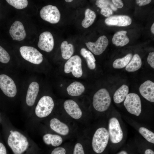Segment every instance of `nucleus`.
I'll return each instance as SVG.
<instances>
[{
    "label": "nucleus",
    "instance_id": "79ce46f5",
    "mask_svg": "<svg viewBox=\"0 0 154 154\" xmlns=\"http://www.w3.org/2000/svg\"><path fill=\"white\" fill-rule=\"evenodd\" d=\"M151 30L152 33L154 34V23H153L151 27Z\"/></svg>",
    "mask_w": 154,
    "mask_h": 154
},
{
    "label": "nucleus",
    "instance_id": "7ed1b4c3",
    "mask_svg": "<svg viewBox=\"0 0 154 154\" xmlns=\"http://www.w3.org/2000/svg\"><path fill=\"white\" fill-rule=\"evenodd\" d=\"M111 101V98L108 91L105 88H102L94 95L92 105L97 111L102 112L108 109Z\"/></svg>",
    "mask_w": 154,
    "mask_h": 154
},
{
    "label": "nucleus",
    "instance_id": "6ab92c4d",
    "mask_svg": "<svg viewBox=\"0 0 154 154\" xmlns=\"http://www.w3.org/2000/svg\"><path fill=\"white\" fill-rule=\"evenodd\" d=\"M63 138L57 134L47 133L43 136L42 139L46 145H51L56 147L62 145L64 141Z\"/></svg>",
    "mask_w": 154,
    "mask_h": 154
},
{
    "label": "nucleus",
    "instance_id": "b1692460",
    "mask_svg": "<svg viewBox=\"0 0 154 154\" xmlns=\"http://www.w3.org/2000/svg\"><path fill=\"white\" fill-rule=\"evenodd\" d=\"M142 65V61L139 55L135 54L130 62L126 66L125 70L129 72L135 71L140 68Z\"/></svg>",
    "mask_w": 154,
    "mask_h": 154
},
{
    "label": "nucleus",
    "instance_id": "aec40b11",
    "mask_svg": "<svg viewBox=\"0 0 154 154\" xmlns=\"http://www.w3.org/2000/svg\"><path fill=\"white\" fill-rule=\"evenodd\" d=\"M85 88L80 82L75 81L71 84L67 88L68 94L72 96H78L81 95L85 91Z\"/></svg>",
    "mask_w": 154,
    "mask_h": 154
},
{
    "label": "nucleus",
    "instance_id": "58836bf2",
    "mask_svg": "<svg viewBox=\"0 0 154 154\" xmlns=\"http://www.w3.org/2000/svg\"><path fill=\"white\" fill-rule=\"evenodd\" d=\"M143 154H154V152L152 149L147 148L144 151Z\"/></svg>",
    "mask_w": 154,
    "mask_h": 154
},
{
    "label": "nucleus",
    "instance_id": "a211bd4d",
    "mask_svg": "<svg viewBox=\"0 0 154 154\" xmlns=\"http://www.w3.org/2000/svg\"><path fill=\"white\" fill-rule=\"evenodd\" d=\"M39 88L38 83L36 82H32L29 85L26 97V103L29 106L34 104L37 96Z\"/></svg>",
    "mask_w": 154,
    "mask_h": 154
},
{
    "label": "nucleus",
    "instance_id": "bb28decb",
    "mask_svg": "<svg viewBox=\"0 0 154 154\" xmlns=\"http://www.w3.org/2000/svg\"><path fill=\"white\" fill-rule=\"evenodd\" d=\"M132 56V54L129 53L122 58L116 59L113 64V68L120 69L126 66L131 60Z\"/></svg>",
    "mask_w": 154,
    "mask_h": 154
},
{
    "label": "nucleus",
    "instance_id": "5701e85b",
    "mask_svg": "<svg viewBox=\"0 0 154 154\" xmlns=\"http://www.w3.org/2000/svg\"><path fill=\"white\" fill-rule=\"evenodd\" d=\"M129 89L128 86L123 84L118 88L115 92L113 96L114 102L116 104L122 102L125 100L128 94Z\"/></svg>",
    "mask_w": 154,
    "mask_h": 154
},
{
    "label": "nucleus",
    "instance_id": "1a4fd4ad",
    "mask_svg": "<svg viewBox=\"0 0 154 154\" xmlns=\"http://www.w3.org/2000/svg\"><path fill=\"white\" fill-rule=\"evenodd\" d=\"M19 51L22 56L26 60L31 63L38 64L43 61L42 54L33 47L22 46L20 48Z\"/></svg>",
    "mask_w": 154,
    "mask_h": 154
},
{
    "label": "nucleus",
    "instance_id": "9b49d317",
    "mask_svg": "<svg viewBox=\"0 0 154 154\" xmlns=\"http://www.w3.org/2000/svg\"><path fill=\"white\" fill-rule=\"evenodd\" d=\"M108 131L110 141L112 143H118L122 139L123 132L117 118L112 117L110 119Z\"/></svg>",
    "mask_w": 154,
    "mask_h": 154
},
{
    "label": "nucleus",
    "instance_id": "2f4dec72",
    "mask_svg": "<svg viewBox=\"0 0 154 154\" xmlns=\"http://www.w3.org/2000/svg\"><path fill=\"white\" fill-rule=\"evenodd\" d=\"M10 60L9 53L0 46V62L4 63H8Z\"/></svg>",
    "mask_w": 154,
    "mask_h": 154
},
{
    "label": "nucleus",
    "instance_id": "7c9ffc66",
    "mask_svg": "<svg viewBox=\"0 0 154 154\" xmlns=\"http://www.w3.org/2000/svg\"><path fill=\"white\" fill-rule=\"evenodd\" d=\"M10 5L18 9H22L26 7L28 4L27 0H6Z\"/></svg>",
    "mask_w": 154,
    "mask_h": 154
},
{
    "label": "nucleus",
    "instance_id": "9d476101",
    "mask_svg": "<svg viewBox=\"0 0 154 154\" xmlns=\"http://www.w3.org/2000/svg\"><path fill=\"white\" fill-rule=\"evenodd\" d=\"M41 18L52 24H56L60 21V13L55 6L48 5L43 7L40 12Z\"/></svg>",
    "mask_w": 154,
    "mask_h": 154
},
{
    "label": "nucleus",
    "instance_id": "f03ea898",
    "mask_svg": "<svg viewBox=\"0 0 154 154\" xmlns=\"http://www.w3.org/2000/svg\"><path fill=\"white\" fill-rule=\"evenodd\" d=\"M7 140L8 145L14 154H21L27 149L29 142L26 137L19 132L11 130Z\"/></svg>",
    "mask_w": 154,
    "mask_h": 154
},
{
    "label": "nucleus",
    "instance_id": "0eeeda50",
    "mask_svg": "<svg viewBox=\"0 0 154 154\" xmlns=\"http://www.w3.org/2000/svg\"><path fill=\"white\" fill-rule=\"evenodd\" d=\"M124 105L130 113L138 116L141 111V100L137 94L130 93L126 96L124 102Z\"/></svg>",
    "mask_w": 154,
    "mask_h": 154
},
{
    "label": "nucleus",
    "instance_id": "f8f14e48",
    "mask_svg": "<svg viewBox=\"0 0 154 154\" xmlns=\"http://www.w3.org/2000/svg\"><path fill=\"white\" fill-rule=\"evenodd\" d=\"M0 88L9 97H13L17 94V88L14 81L6 74L0 75Z\"/></svg>",
    "mask_w": 154,
    "mask_h": 154
},
{
    "label": "nucleus",
    "instance_id": "37998d69",
    "mask_svg": "<svg viewBox=\"0 0 154 154\" xmlns=\"http://www.w3.org/2000/svg\"><path fill=\"white\" fill-rule=\"evenodd\" d=\"M73 1L72 0H65V1L67 2H71Z\"/></svg>",
    "mask_w": 154,
    "mask_h": 154
},
{
    "label": "nucleus",
    "instance_id": "4c0bfd02",
    "mask_svg": "<svg viewBox=\"0 0 154 154\" xmlns=\"http://www.w3.org/2000/svg\"><path fill=\"white\" fill-rule=\"evenodd\" d=\"M0 154H7V151L4 145L0 142Z\"/></svg>",
    "mask_w": 154,
    "mask_h": 154
},
{
    "label": "nucleus",
    "instance_id": "393cba45",
    "mask_svg": "<svg viewBox=\"0 0 154 154\" xmlns=\"http://www.w3.org/2000/svg\"><path fill=\"white\" fill-rule=\"evenodd\" d=\"M61 55L63 58L65 60L70 58L74 52V47L71 44H68L66 41L63 42L60 46Z\"/></svg>",
    "mask_w": 154,
    "mask_h": 154
},
{
    "label": "nucleus",
    "instance_id": "e433bc0d",
    "mask_svg": "<svg viewBox=\"0 0 154 154\" xmlns=\"http://www.w3.org/2000/svg\"><path fill=\"white\" fill-rule=\"evenodd\" d=\"M136 3L140 6H144L149 4L151 1V0H137Z\"/></svg>",
    "mask_w": 154,
    "mask_h": 154
},
{
    "label": "nucleus",
    "instance_id": "c85d7f7f",
    "mask_svg": "<svg viewBox=\"0 0 154 154\" xmlns=\"http://www.w3.org/2000/svg\"><path fill=\"white\" fill-rule=\"evenodd\" d=\"M82 56L86 59L88 66L91 70L94 69L96 66L95 62L96 59L92 54L86 50L82 54Z\"/></svg>",
    "mask_w": 154,
    "mask_h": 154
},
{
    "label": "nucleus",
    "instance_id": "2eb2a0df",
    "mask_svg": "<svg viewBox=\"0 0 154 154\" xmlns=\"http://www.w3.org/2000/svg\"><path fill=\"white\" fill-rule=\"evenodd\" d=\"M105 22L108 25L124 27L130 25L132 20L127 15H115L107 17L105 20Z\"/></svg>",
    "mask_w": 154,
    "mask_h": 154
},
{
    "label": "nucleus",
    "instance_id": "72a5a7b5",
    "mask_svg": "<svg viewBox=\"0 0 154 154\" xmlns=\"http://www.w3.org/2000/svg\"><path fill=\"white\" fill-rule=\"evenodd\" d=\"M100 13L105 17H108L112 15L113 12L110 8L107 7L101 9Z\"/></svg>",
    "mask_w": 154,
    "mask_h": 154
},
{
    "label": "nucleus",
    "instance_id": "a878e982",
    "mask_svg": "<svg viewBox=\"0 0 154 154\" xmlns=\"http://www.w3.org/2000/svg\"><path fill=\"white\" fill-rule=\"evenodd\" d=\"M95 13L90 9H87L85 12V17L81 24L84 28H87L93 23L96 18Z\"/></svg>",
    "mask_w": 154,
    "mask_h": 154
},
{
    "label": "nucleus",
    "instance_id": "c9c22d12",
    "mask_svg": "<svg viewBox=\"0 0 154 154\" xmlns=\"http://www.w3.org/2000/svg\"><path fill=\"white\" fill-rule=\"evenodd\" d=\"M112 2L117 8H121L123 6V4L121 0H112Z\"/></svg>",
    "mask_w": 154,
    "mask_h": 154
},
{
    "label": "nucleus",
    "instance_id": "4468645a",
    "mask_svg": "<svg viewBox=\"0 0 154 154\" xmlns=\"http://www.w3.org/2000/svg\"><path fill=\"white\" fill-rule=\"evenodd\" d=\"M54 44L53 37L50 32L45 31L40 35L37 44L38 47L40 49L46 52H49L52 50Z\"/></svg>",
    "mask_w": 154,
    "mask_h": 154
},
{
    "label": "nucleus",
    "instance_id": "412c9836",
    "mask_svg": "<svg viewBox=\"0 0 154 154\" xmlns=\"http://www.w3.org/2000/svg\"><path fill=\"white\" fill-rule=\"evenodd\" d=\"M127 31H122L117 32L114 35L112 38L113 44L116 46H123L127 44L129 39L126 35Z\"/></svg>",
    "mask_w": 154,
    "mask_h": 154
},
{
    "label": "nucleus",
    "instance_id": "a19ab883",
    "mask_svg": "<svg viewBox=\"0 0 154 154\" xmlns=\"http://www.w3.org/2000/svg\"><path fill=\"white\" fill-rule=\"evenodd\" d=\"M116 154H129L126 151L122 150L118 153Z\"/></svg>",
    "mask_w": 154,
    "mask_h": 154
},
{
    "label": "nucleus",
    "instance_id": "39448f33",
    "mask_svg": "<svg viewBox=\"0 0 154 154\" xmlns=\"http://www.w3.org/2000/svg\"><path fill=\"white\" fill-rule=\"evenodd\" d=\"M64 108L69 117L68 119L79 123H84V118L82 111L74 101L68 99L64 101Z\"/></svg>",
    "mask_w": 154,
    "mask_h": 154
},
{
    "label": "nucleus",
    "instance_id": "4be33fe9",
    "mask_svg": "<svg viewBox=\"0 0 154 154\" xmlns=\"http://www.w3.org/2000/svg\"><path fill=\"white\" fill-rule=\"evenodd\" d=\"M72 154H90L89 147L83 138L78 139L73 145Z\"/></svg>",
    "mask_w": 154,
    "mask_h": 154
},
{
    "label": "nucleus",
    "instance_id": "ddd939ff",
    "mask_svg": "<svg viewBox=\"0 0 154 154\" xmlns=\"http://www.w3.org/2000/svg\"><path fill=\"white\" fill-rule=\"evenodd\" d=\"M108 42L107 37L105 35H102L100 37L96 42H89L86 43V44L88 49L93 54L99 55L105 50Z\"/></svg>",
    "mask_w": 154,
    "mask_h": 154
},
{
    "label": "nucleus",
    "instance_id": "cd10ccee",
    "mask_svg": "<svg viewBox=\"0 0 154 154\" xmlns=\"http://www.w3.org/2000/svg\"><path fill=\"white\" fill-rule=\"evenodd\" d=\"M73 147L70 145H61L54 148L51 154H72Z\"/></svg>",
    "mask_w": 154,
    "mask_h": 154
},
{
    "label": "nucleus",
    "instance_id": "f3484780",
    "mask_svg": "<svg viewBox=\"0 0 154 154\" xmlns=\"http://www.w3.org/2000/svg\"><path fill=\"white\" fill-rule=\"evenodd\" d=\"M139 91L142 96L147 100L154 102V83L147 80L142 84L139 88Z\"/></svg>",
    "mask_w": 154,
    "mask_h": 154
},
{
    "label": "nucleus",
    "instance_id": "c756f323",
    "mask_svg": "<svg viewBox=\"0 0 154 154\" xmlns=\"http://www.w3.org/2000/svg\"><path fill=\"white\" fill-rule=\"evenodd\" d=\"M139 131V133L147 141L154 143V133L153 132L144 127H140Z\"/></svg>",
    "mask_w": 154,
    "mask_h": 154
},
{
    "label": "nucleus",
    "instance_id": "ea45409f",
    "mask_svg": "<svg viewBox=\"0 0 154 154\" xmlns=\"http://www.w3.org/2000/svg\"><path fill=\"white\" fill-rule=\"evenodd\" d=\"M110 6L111 9L112 10L116 11L117 10V8L115 6V5L112 3H111L110 4Z\"/></svg>",
    "mask_w": 154,
    "mask_h": 154
},
{
    "label": "nucleus",
    "instance_id": "473e14b6",
    "mask_svg": "<svg viewBox=\"0 0 154 154\" xmlns=\"http://www.w3.org/2000/svg\"><path fill=\"white\" fill-rule=\"evenodd\" d=\"M111 2L109 0H98L96 2V5L100 8L102 9L103 8L108 7Z\"/></svg>",
    "mask_w": 154,
    "mask_h": 154
},
{
    "label": "nucleus",
    "instance_id": "423d86ee",
    "mask_svg": "<svg viewBox=\"0 0 154 154\" xmlns=\"http://www.w3.org/2000/svg\"><path fill=\"white\" fill-rule=\"evenodd\" d=\"M54 107L52 98L48 96L42 97L39 100L35 109V113L38 117L43 118L48 116Z\"/></svg>",
    "mask_w": 154,
    "mask_h": 154
},
{
    "label": "nucleus",
    "instance_id": "f704fd0d",
    "mask_svg": "<svg viewBox=\"0 0 154 154\" xmlns=\"http://www.w3.org/2000/svg\"><path fill=\"white\" fill-rule=\"evenodd\" d=\"M148 63L151 66L154 68V52H152L149 53L147 58Z\"/></svg>",
    "mask_w": 154,
    "mask_h": 154
},
{
    "label": "nucleus",
    "instance_id": "f257e3e1",
    "mask_svg": "<svg viewBox=\"0 0 154 154\" xmlns=\"http://www.w3.org/2000/svg\"><path fill=\"white\" fill-rule=\"evenodd\" d=\"M109 138L108 131L104 127L98 128L94 134L90 148V154H103L107 147Z\"/></svg>",
    "mask_w": 154,
    "mask_h": 154
},
{
    "label": "nucleus",
    "instance_id": "dca6fc26",
    "mask_svg": "<svg viewBox=\"0 0 154 154\" xmlns=\"http://www.w3.org/2000/svg\"><path fill=\"white\" fill-rule=\"evenodd\" d=\"M9 32L13 40H22L25 39L26 35L22 23L19 21H16L13 23Z\"/></svg>",
    "mask_w": 154,
    "mask_h": 154
},
{
    "label": "nucleus",
    "instance_id": "20e7f679",
    "mask_svg": "<svg viewBox=\"0 0 154 154\" xmlns=\"http://www.w3.org/2000/svg\"><path fill=\"white\" fill-rule=\"evenodd\" d=\"M67 119L64 118H53L49 121L50 127L63 137H69L72 133V128Z\"/></svg>",
    "mask_w": 154,
    "mask_h": 154
},
{
    "label": "nucleus",
    "instance_id": "6e6552de",
    "mask_svg": "<svg viewBox=\"0 0 154 154\" xmlns=\"http://www.w3.org/2000/svg\"><path fill=\"white\" fill-rule=\"evenodd\" d=\"M82 60L78 55L71 56L65 63L64 72L66 74L71 72L73 76L77 78L81 77L83 74Z\"/></svg>",
    "mask_w": 154,
    "mask_h": 154
}]
</instances>
